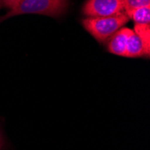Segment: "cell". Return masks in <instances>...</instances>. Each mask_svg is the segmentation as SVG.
<instances>
[{
    "mask_svg": "<svg viewBox=\"0 0 150 150\" xmlns=\"http://www.w3.org/2000/svg\"><path fill=\"white\" fill-rule=\"evenodd\" d=\"M69 0H23L17 6L0 18V22L13 16L25 13H38L52 17H59L66 12Z\"/></svg>",
    "mask_w": 150,
    "mask_h": 150,
    "instance_id": "cell-1",
    "label": "cell"
},
{
    "mask_svg": "<svg viewBox=\"0 0 150 150\" xmlns=\"http://www.w3.org/2000/svg\"><path fill=\"white\" fill-rule=\"evenodd\" d=\"M129 18L122 12L107 17H87L82 21L86 30L98 42H104L123 27Z\"/></svg>",
    "mask_w": 150,
    "mask_h": 150,
    "instance_id": "cell-2",
    "label": "cell"
},
{
    "mask_svg": "<svg viewBox=\"0 0 150 150\" xmlns=\"http://www.w3.org/2000/svg\"><path fill=\"white\" fill-rule=\"evenodd\" d=\"M122 12L123 0H87L83 6L84 15L90 18L112 16Z\"/></svg>",
    "mask_w": 150,
    "mask_h": 150,
    "instance_id": "cell-3",
    "label": "cell"
},
{
    "mask_svg": "<svg viewBox=\"0 0 150 150\" xmlns=\"http://www.w3.org/2000/svg\"><path fill=\"white\" fill-rule=\"evenodd\" d=\"M131 33L132 30L126 27H122L118 30L112 36L111 40L108 43V50L117 56L125 57L127 40Z\"/></svg>",
    "mask_w": 150,
    "mask_h": 150,
    "instance_id": "cell-4",
    "label": "cell"
},
{
    "mask_svg": "<svg viewBox=\"0 0 150 150\" xmlns=\"http://www.w3.org/2000/svg\"><path fill=\"white\" fill-rule=\"evenodd\" d=\"M145 56L144 49L138 35L132 31L130 35L127 40L126 44V53L125 57L127 58H139Z\"/></svg>",
    "mask_w": 150,
    "mask_h": 150,
    "instance_id": "cell-5",
    "label": "cell"
},
{
    "mask_svg": "<svg viewBox=\"0 0 150 150\" xmlns=\"http://www.w3.org/2000/svg\"><path fill=\"white\" fill-rule=\"evenodd\" d=\"M134 33L138 35L142 43L145 56L149 57L150 54V24L135 23Z\"/></svg>",
    "mask_w": 150,
    "mask_h": 150,
    "instance_id": "cell-6",
    "label": "cell"
},
{
    "mask_svg": "<svg viewBox=\"0 0 150 150\" xmlns=\"http://www.w3.org/2000/svg\"><path fill=\"white\" fill-rule=\"evenodd\" d=\"M125 13L129 19L135 22V23L150 24V6L139 7Z\"/></svg>",
    "mask_w": 150,
    "mask_h": 150,
    "instance_id": "cell-7",
    "label": "cell"
},
{
    "mask_svg": "<svg viewBox=\"0 0 150 150\" xmlns=\"http://www.w3.org/2000/svg\"><path fill=\"white\" fill-rule=\"evenodd\" d=\"M123 3L125 13L143 6H150V0H123Z\"/></svg>",
    "mask_w": 150,
    "mask_h": 150,
    "instance_id": "cell-8",
    "label": "cell"
},
{
    "mask_svg": "<svg viewBox=\"0 0 150 150\" xmlns=\"http://www.w3.org/2000/svg\"><path fill=\"white\" fill-rule=\"evenodd\" d=\"M22 1H23V0H2V3L4 4L6 7L11 10L13 8H15L16 6H17Z\"/></svg>",
    "mask_w": 150,
    "mask_h": 150,
    "instance_id": "cell-9",
    "label": "cell"
},
{
    "mask_svg": "<svg viewBox=\"0 0 150 150\" xmlns=\"http://www.w3.org/2000/svg\"><path fill=\"white\" fill-rule=\"evenodd\" d=\"M2 143H3V141H2V138H1V136H0V148L2 147Z\"/></svg>",
    "mask_w": 150,
    "mask_h": 150,
    "instance_id": "cell-10",
    "label": "cell"
}]
</instances>
